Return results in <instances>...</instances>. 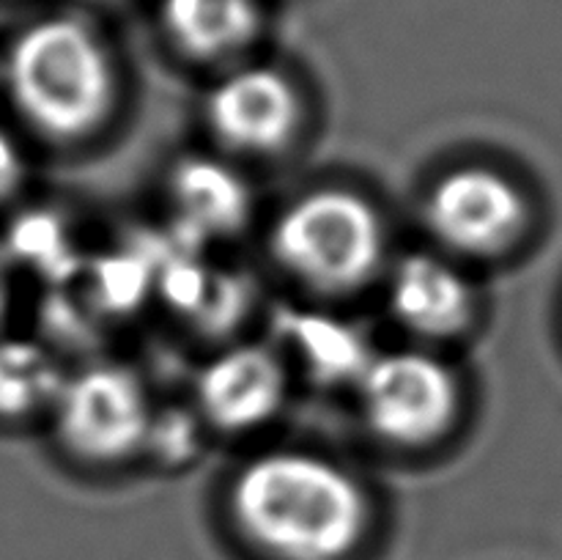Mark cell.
<instances>
[{"instance_id":"cell-11","label":"cell","mask_w":562,"mask_h":560,"mask_svg":"<svg viewBox=\"0 0 562 560\" xmlns=\"http://www.w3.org/2000/svg\"><path fill=\"white\" fill-rule=\"evenodd\" d=\"M283 346L318 384H355L376 357L355 322L322 311H283L278 318Z\"/></svg>"},{"instance_id":"cell-5","label":"cell","mask_w":562,"mask_h":560,"mask_svg":"<svg viewBox=\"0 0 562 560\" xmlns=\"http://www.w3.org/2000/svg\"><path fill=\"white\" fill-rule=\"evenodd\" d=\"M58 443L88 464H115L146 450L154 404L146 382L121 362H91L66 373L53 406Z\"/></svg>"},{"instance_id":"cell-12","label":"cell","mask_w":562,"mask_h":560,"mask_svg":"<svg viewBox=\"0 0 562 560\" xmlns=\"http://www.w3.org/2000/svg\"><path fill=\"white\" fill-rule=\"evenodd\" d=\"M162 22L176 47L198 60L239 55L261 31L258 0H162Z\"/></svg>"},{"instance_id":"cell-16","label":"cell","mask_w":562,"mask_h":560,"mask_svg":"<svg viewBox=\"0 0 562 560\" xmlns=\"http://www.w3.org/2000/svg\"><path fill=\"white\" fill-rule=\"evenodd\" d=\"M25 179V157L14 137L0 126V203L9 201Z\"/></svg>"},{"instance_id":"cell-17","label":"cell","mask_w":562,"mask_h":560,"mask_svg":"<svg viewBox=\"0 0 562 560\" xmlns=\"http://www.w3.org/2000/svg\"><path fill=\"white\" fill-rule=\"evenodd\" d=\"M9 300H11V285H9V261H5L3 250H0V327H3L5 316H9Z\"/></svg>"},{"instance_id":"cell-9","label":"cell","mask_w":562,"mask_h":560,"mask_svg":"<svg viewBox=\"0 0 562 560\" xmlns=\"http://www.w3.org/2000/svg\"><path fill=\"white\" fill-rule=\"evenodd\" d=\"M173 239L201 250L239 234L252 214V195L239 170L214 157H184L168 176Z\"/></svg>"},{"instance_id":"cell-3","label":"cell","mask_w":562,"mask_h":560,"mask_svg":"<svg viewBox=\"0 0 562 560\" xmlns=\"http://www.w3.org/2000/svg\"><path fill=\"white\" fill-rule=\"evenodd\" d=\"M280 267L322 294L362 289L387 253L382 214L360 192L324 187L294 198L269 236Z\"/></svg>"},{"instance_id":"cell-7","label":"cell","mask_w":562,"mask_h":560,"mask_svg":"<svg viewBox=\"0 0 562 560\" xmlns=\"http://www.w3.org/2000/svg\"><path fill=\"white\" fill-rule=\"evenodd\" d=\"M203 115L223 148L267 157L283 152L300 132L302 99L272 66H239L214 82Z\"/></svg>"},{"instance_id":"cell-15","label":"cell","mask_w":562,"mask_h":560,"mask_svg":"<svg viewBox=\"0 0 562 560\" xmlns=\"http://www.w3.org/2000/svg\"><path fill=\"white\" fill-rule=\"evenodd\" d=\"M198 423H203L198 412H154L146 448L154 450V456L165 464L190 461L201 448Z\"/></svg>"},{"instance_id":"cell-8","label":"cell","mask_w":562,"mask_h":560,"mask_svg":"<svg viewBox=\"0 0 562 560\" xmlns=\"http://www.w3.org/2000/svg\"><path fill=\"white\" fill-rule=\"evenodd\" d=\"M289 371L278 351L261 344H236L217 351L198 373V415L223 434L267 426L283 410Z\"/></svg>"},{"instance_id":"cell-1","label":"cell","mask_w":562,"mask_h":560,"mask_svg":"<svg viewBox=\"0 0 562 560\" xmlns=\"http://www.w3.org/2000/svg\"><path fill=\"white\" fill-rule=\"evenodd\" d=\"M231 516L272 560H346L371 522L366 489L346 467L305 450H269L236 472Z\"/></svg>"},{"instance_id":"cell-2","label":"cell","mask_w":562,"mask_h":560,"mask_svg":"<svg viewBox=\"0 0 562 560\" xmlns=\"http://www.w3.org/2000/svg\"><path fill=\"white\" fill-rule=\"evenodd\" d=\"M5 86L22 119L53 141L97 132L115 108V66L102 36L75 16H47L14 38Z\"/></svg>"},{"instance_id":"cell-10","label":"cell","mask_w":562,"mask_h":560,"mask_svg":"<svg viewBox=\"0 0 562 560\" xmlns=\"http://www.w3.org/2000/svg\"><path fill=\"white\" fill-rule=\"evenodd\" d=\"M387 302L395 322L426 340L459 338L477 313L472 280L456 264L431 253H412L395 264Z\"/></svg>"},{"instance_id":"cell-6","label":"cell","mask_w":562,"mask_h":560,"mask_svg":"<svg viewBox=\"0 0 562 560\" xmlns=\"http://www.w3.org/2000/svg\"><path fill=\"white\" fill-rule=\"evenodd\" d=\"M527 220L525 192L483 165L450 170L426 198V225L459 256L494 258L510 250L525 234Z\"/></svg>"},{"instance_id":"cell-13","label":"cell","mask_w":562,"mask_h":560,"mask_svg":"<svg viewBox=\"0 0 562 560\" xmlns=\"http://www.w3.org/2000/svg\"><path fill=\"white\" fill-rule=\"evenodd\" d=\"M66 371L47 344L31 338H0V417L53 412Z\"/></svg>"},{"instance_id":"cell-14","label":"cell","mask_w":562,"mask_h":560,"mask_svg":"<svg viewBox=\"0 0 562 560\" xmlns=\"http://www.w3.org/2000/svg\"><path fill=\"white\" fill-rule=\"evenodd\" d=\"M0 250H3L5 261H16L33 269L49 285H66V280L77 272L75 247H71L64 223L55 214H22L11 225L5 247H0Z\"/></svg>"},{"instance_id":"cell-4","label":"cell","mask_w":562,"mask_h":560,"mask_svg":"<svg viewBox=\"0 0 562 560\" xmlns=\"http://www.w3.org/2000/svg\"><path fill=\"white\" fill-rule=\"evenodd\" d=\"M362 421L398 448H426L453 428L461 382L453 368L426 349L376 351L357 382Z\"/></svg>"}]
</instances>
